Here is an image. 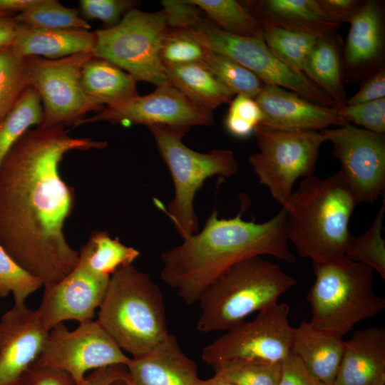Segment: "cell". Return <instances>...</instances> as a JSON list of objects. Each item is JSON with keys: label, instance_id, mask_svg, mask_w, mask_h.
<instances>
[{"label": "cell", "instance_id": "1", "mask_svg": "<svg viewBox=\"0 0 385 385\" xmlns=\"http://www.w3.org/2000/svg\"><path fill=\"white\" fill-rule=\"evenodd\" d=\"M107 146L71 137L63 125L41 124L27 130L0 163V245L45 289L66 277L79 258L63 232L75 194L60 164L70 151Z\"/></svg>", "mask_w": 385, "mask_h": 385}, {"label": "cell", "instance_id": "2", "mask_svg": "<svg viewBox=\"0 0 385 385\" xmlns=\"http://www.w3.org/2000/svg\"><path fill=\"white\" fill-rule=\"evenodd\" d=\"M265 255L288 263L296 260L289 248L282 208L262 223L242 220V212L220 219L214 210L200 232L161 254V279L191 305L229 267Z\"/></svg>", "mask_w": 385, "mask_h": 385}, {"label": "cell", "instance_id": "3", "mask_svg": "<svg viewBox=\"0 0 385 385\" xmlns=\"http://www.w3.org/2000/svg\"><path fill=\"white\" fill-rule=\"evenodd\" d=\"M359 201L339 171L304 178L282 206L286 234L302 257L320 261L345 255L350 218Z\"/></svg>", "mask_w": 385, "mask_h": 385}, {"label": "cell", "instance_id": "4", "mask_svg": "<svg viewBox=\"0 0 385 385\" xmlns=\"http://www.w3.org/2000/svg\"><path fill=\"white\" fill-rule=\"evenodd\" d=\"M98 308L96 322L132 357L148 353L170 334L159 286L133 265L111 274Z\"/></svg>", "mask_w": 385, "mask_h": 385}, {"label": "cell", "instance_id": "5", "mask_svg": "<svg viewBox=\"0 0 385 385\" xmlns=\"http://www.w3.org/2000/svg\"><path fill=\"white\" fill-rule=\"evenodd\" d=\"M297 281L279 265L255 256L225 271L201 294L197 328L202 332L227 331L252 313L276 303Z\"/></svg>", "mask_w": 385, "mask_h": 385}, {"label": "cell", "instance_id": "6", "mask_svg": "<svg viewBox=\"0 0 385 385\" xmlns=\"http://www.w3.org/2000/svg\"><path fill=\"white\" fill-rule=\"evenodd\" d=\"M312 268L315 280L307 298L316 328L342 339L385 308V299L374 290L371 267L343 255L312 261Z\"/></svg>", "mask_w": 385, "mask_h": 385}, {"label": "cell", "instance_id": "7", "mask_svg": "<svg viewBox=\"0 0 385 385\" xmlns=\"http://www.w3.org/2000/svg\"><path fill=\"white\" fill-rule=\"evenodd\" d=\"M158 150L170 171L174 196L165 209L178 235L186 239L198 230L194 208L196 192L214 175L230 178L238 170L232 151L215 149L207 153L195 151L182 142V133L165 126L148 127Z\"/></svg>", "mask_w": 385, "mask_h": 385}, {"label": "cell", "instance_id": "8", "mask_svg": "<svg viewBox=\"0 0 385 385\" xmlns=\"http://www.w3.org/2000/svg\"><path fill=\"white\" fill-rule=\"evenodd\" d=\"M164 11H129L113 27L94 31L93 53L127 71L135 81L160 87L171 84L161 59L168 29Z\"/></svg>", "mask_w": 385, "mask_h": 385}, {"label": "cell", "instance_id": "9", "mask_svg": "<svg viewBox=\"0 0 385 385\" xmlns=\"http://www.w3.org/2000/svg\"><path fill=\"white\" fill-rule=\"evenodd\" d=\"M254 134L259 152L248 160L260 184L283 206L295 181L312 175L321 145L327 140L322 130H289L259 124Z\"/></svg>", "mask_w": 385, "mask_h": 385}, {"label": "cell", "instance_id": "10", "mask_svg": "<svg viewBox=\"0 0 385 385\" xmlns=\"http://www.w3.org/2000/svg\"><path fill=\"white\" fill-rule=\"evenodd\" d=\"M193 29L210 50L233 59L264 84L282 87L319 105L336 107L333 100L302 72L275 56L262 37L232 35L218 29L205 19Z\"/></svg>", "mask_w": 385, "mask_h": 385}, {"label": "cell", "instance_id": "11", "mask_svg": "<svg viewBox=\"0 0 385 385\" xmlns=\"http://www.w3.org/2000/svg\"><path fill=\"white\" fill-rule=\"evenodd\" d=\"M93 56L85 52L58 59L28 56L29 84L42 103V124L76 127L88 112L104 109L85 94L81 84L82 67Z\"/></svg>", "mask_w": 385, "mask_h": 385}, {"label": "cell", "instance_id": "12", "mask_svg": "<svg viewBox=\"0 0 385 385\" xmlns=\"http://www.w3.org/2000/svg\"><path fill=\"white\" fill-rule=\"evenodd\" d=\"M289 306L276 303L243 321L202 349V359L212 364L232 359H260L281 363L292 349L294 328L288 321Z\"/></svg>", "mask_w": 385, "mask_h": 385}, {"label": "cell", "instance_id": "13", "mask_svg": "<svg viewBox=\"0 0 385 385\" xmlns=\"http://www.w3.org/2000/svg\"><path fill=\"white\" fill-rule=\"evenodd\" d=\"M130 361L96 320H91L79 324L73 331L63 323L55 326L48 332L36 362L66 372L81 385L88 371L127 366Z\"/></svg>", "mask_w": 385, "mask_h": 385}, {"label": "cell", "instance_id": "14", "mask_svg": "<svg viewBox=\"0 0 385 385\" xmlns=\"http://www.w3.org/2000/svg\"><path fill=\"white\" fill-rule=\"evenodd\" d=\"M98 121L143 124L148 128L161 125L185 135L192 126L210 125L213 118L212 112L169 84L157 87L148 95H138L118 104L106 106L94 116L85 118L79 125Z\"/></svg>", "mask_w": 385, "mask_h": 385}, {"label": "cell", "instance_id": "15", "mask_svg": "<svg viewBox=\"0 0 385 385\" xmlns=\"http://www.w3.org/2000/svg\"><path fill=\"white\" fill-rule=\"evenodd\" d=\"M322 131L332 143V153L341 163L339 171L359 202L373 203L384 193V133L359 128L351 123Z\"/></svg>", "mask_w": 385, "mask_h": 385}, {"label": "cell", "instance_id": "16", "mask_svg": "<svg viewBox=\"0 0 385 385\" xmlns=\"http://www.w3.org/2000/svg\"><path fill=\"white\" fill-rule=\"evenodd\" d=\"M110 277L97 275L78 263L62 280L45 289L36 309L43 328L49 332L63 321L81 324L93 320Z\"/></svg>", "mask_w": 385, "mask_h": 385}, {"label": "cell", "instance_id": "17", "mask_svg": "<svg viewBox=\"0 0 385 385\" xmlns=\"http://www.w3.org/2000/svg\"><path fill=\"white\" fill-rule=\"evenodd\" d=\"M47 332L37 310L14 305L0 320V385H13L38 358Z\"/></svg>", "mask_w": 385, "mask_h": 385}, {"label": "cell", "instance_id": "18", "mask_svg": "<svg viewBox=\"0 0 385 385\" xmlns=\"http://www.w3.org/2000/svg\"><path fill=\"white\" fill-rule=\"evenodd\" d=\"M382 3L364 1L350 21L342 51L344 79L355 83L384 68V19Z\"/></svg>", "mask_w": 385, "mask_h": 385}, {"label": "cell", "instance_id": "19", "mask_svg": "<svg viewBox=\"0 0 385 385\" xmlns=\"http://www.w3.org/2000/svg\"><path fill=\"white\" fill-rule=\"evenodd\" d=\"M262 113L260 124L289 130H314L346 123L337 107L319 105L282 87L263 84L255 98Z\"/></svg>", "mask_w": 385, "mask_h": 385}, {"label": "cell", "instance_id": "20", "mask_svg": "<svg viewBox=\"0 0 385 385\" xmlns=\"http://www.w3.org/2000/svg\"><path fill=\"white\" fill-rule=\"evenodd\" d=\"M130 385H198L196 363L168 337L148 353L130 358L126 366Z\"/></svg>", "mask_w": 385, "mask_h": 385}, {"label": "cell", "instance_id": "21", "mask_svg": "<svg viewBox=\"0 0 385 385\" xmlns=\"http://www.w3.org/2000/svg\"><path fill=\"white\" fill-rule=\"evenodd\" d=\"M333 385H385V328L356 331L344 349Z\"/></svg>", "mask_w": 385, "mask_h": 385}, {"label": "cell", "instance_id": "22", "mask_svg": "<svg viewBox=\"0 0 385 385\" xmlns=\"http://www.w3.org/2000/svg\"><path fill=\"white\" fill-rule=\"evenodd\" d=\"M246 5L260 21L317 38L334 34L339 26L328 19L317 0H262Z\"/></svg>", "mask_w": 385, "mask_h": 385}, {"label": "cell", "instance_id": "23", "mask_svg": "<svg viewBox=\"0 0 385 385\" xmlns=\"http://www.w3.org/2000/svg\"><path fill=\"white\" fill-rule=\"evenodd\" d=\"M95 44V33L89 30L51 29L17 22L11 46L24 57L43 56L58 59L79 53H93Z\"/></svg>", "mask_w": 385, "mask_h": 385}, {"label": "cell", "instance_id": "24", "mask_svg": "<svg viewBox=\"0 0 385 385\" xmlns=\"http://www.w3.org/2000/svg\"><path fill=\"white\" fill-rule=\"evenodd\" d=\"M344 349V341L303 321L294 328L291 351L320 382L333 385Z\"/></svg>", "mask_w": 385, "mask_h": 385}, {"label": "cell", "instance_id": "25", "mask_svg": "<svg viewBox=\"0 0 385 385\" xmlns=\"http://www.w3.org/2000/svg\"><path fill=\"white\" fill-rule=\"evenodd\" d=\"M81 84L89 98L103 106H111L138 95L136 81L130 74L94 55L82 67Z\"/></svg>", "mask_w": 385, "mask_h": 385}, {"label": "cell", "instance_id": "26", "mask_svg": "<svg viewBox=\"0 0 385 385\" xmlns=\"http://www.w3.org/2000/svg\"><path fill=\"white\" fill-rule=\"evenodd\" d=\"M304 74L333 100L337 108L346 105L342 43L337 33L317 38Z\"/></svg>", "mask_w": 385, "mask_h": 385}, {"label": "cell", "instance_id": "27", "mask_svg": "<svg viewBox=\"0 0 385 385\" xmlns=\"http://www.w3.org/2000/svg\"><path fill=\"white\" fill-rule=\"evenodd\" d=\"M170 83L190 100L212 112L235 96L202 63L165 66Z\"/></svg>", "mask_w": 385, "mask_h": 385}, {"label": "cell", "instance_id": "28", "mask_svg": "<svg viewBox=\"0 0 385 385\" xmlns=\"http://www.w3.org/2000/svg\"><path fill=\"white\" fill-rule=\"evenodd\" d=\"M78 263L91 272L110 277L118 268L132 265L140 252L113 239L106 231H96L81 249Z\"/></svg>", "mask_w": 385, "mask_h": 385}, {"label": "cell", "instance_id": "29", "mask_svg": "<svg viewBox=\"0 0 385 385\" xmlns=\"http://www.w3.org/2000/svg\"><path fill=\"white\" fill-rule=\"evenodd\" d=\"M218 29L235 36L262 37V23L242 4L235 0H190Z\"/></svg>", "mask_w": 385, "mask_h": 385}, {"label": "cell", "instance_id": "30", "mask_svg": "<svg viewBox=\"0 0 385 385\" xmlns=\"http://www.w3.org/2000/svg\"><path fill=\"white\" fill-rule=\"evenodd\" d=\"M43 122L41 100L36 90L28 86L0 123V163L16 140L34 125Z\"/></svg>", "mask_w": 385, "mask_h": 385}, {"label": "cell", "instance_id": "31", "mask_svg": "<svg viewBox=\"0 0 385 385\" xmlns=\"http://www.w3.org/2000/svg\"><path fill=\"white\" fill-rule=\"evenodd\" d=\"M260 22L263 40L273 54L304 73L307 58L318 38L287 30L268 22Z\"/></svg>", "mask_w": 385, "mask_h": 385}, {"label": "cell", "instance_id": "32", "mask_svg": "<svg viewBox=\"0 0 385 385\" xmlns=\"http://www.w3.org/2000/svg\"><path fill=\"white\" fill-rule=\"evenodd\" d=\"M29 86V57L12 46L0 51V123Z\"/></svg>", "mask_w": 385, "mask_h": 385}, {"label": "cell", "instance_id": "33", "mask_svg": "<svg viewBox=\"0 0 385 385\" xmlns=\"http://www.w3.org/2000/svg\"><path fill=\"white\" fill-rule=\"evenodd\" d=\"M385 212V195L374 222L369 230L357 237L352 235L345 255L350 260L364 264L376 271L385 279V240L382 238Z\"/></svg>", "mask_w": 385, "mask_h": 385}, {"label": "cell", "instance_id": "34", "mask_svg": "<svg viewBox=\"0 0 385 385\" xmlns=\"http://www.w3.org/2000/svg\"><path fill=\"white\" fill-rule=\"evenodd\" d=\"M217 374L235 385H278L281 365L260 359H232L211 366Z\"/></svg>", "mask_w": 385, "mask_h": 385}, {"label": "cell", "instance_id": "35", "mask_svg": "<svg viewBox=\"0 0 385 385\" xmlns=\"http://www.w3.org/2000/svg\"><path fill=\"white\" fill-rule=\"evenodd\" d=\"M18 22L34 27L51 29L89 30L90 24L73 8L56 0H40L34 6L14 16Z\"/></svg>", "mask_w": 385, "mask_h": 385}, {"label": "cell", "instance_id": "36", "mask_svg": "<svg viewBox=\"0 0 385 385\" xmlns=\"http://www.w3.org/2000/svg\"><path fill=\"white\" fill-rule=\"evenodd\" d=\"M202 64L235 96L245 95L255 99L264 84L233 59L211 50Z\"/></svg>", "mask_w": 385, "mask_h": 385}, {"label": "cell", "instance_id": "37", "mask_svg": "<svg viewBox=\"0 0 385 385\" xmlns=\"http://www.w3.org/2000/svg\"><path fill=\"white\" fill-rule=\"evenodd\" d=\"M210 49L193 28H168L163 41L164 66L203 63Z\"/></svg>", "mask_w": 385, "mask_h": 385}, {"label": "cell", "instance_id": "38", "mask_svg": "<svg viewBox=\"0 0 385 385\" xmlns=\"http://www.w3.org/2000/svg\"><path fill=\"white\" fill-rule=\"evenodd\" d=\"M43 285L41 279L21 267L0 245V297L11 293L14 305H24L29 296Z\"/></svg>", "mask_w": 385, "mask_h": 385}, {"label": "cell", "instance_id": "39", "mask_svg": "<svg viewBox=\"0 0 385 385\" xmlns=\"http://www.w3.org/2000/svg\"><path fill=\"white\" fill-rule=\"evenodd\" d=\"M225 126L228 133L239 138L250 136L262 120V113L255 99L236 95L230 101Z\"/></svg>", "mask_w": 385, "mask_h": 385}, {"label": "cell", "instance_id": "40", "mask_svg": "<svg viewBox=\"0 0 385 385\" xmlns=\"http://www.w3.org/2000/svg\"><path fill=\"white\" fill-rule=\"evenodd\" d=\"M339 115L348 123H354L364 129L384 133L385 98L337 108Z\"/></svg>", "mask_w": 385, "mask_h": 385}, {"label": "cell", "instance_id": "41", "mask_svg": "<svg viewBox=\"0 0 385 385\" xmlns=\"http://www.w3.org/2000/svg\"><path fill=\"white\" fill-rule=\"evenodd\" d=\"M135 1L131 0H80L79 9L86 19L101 21L105 29L117 25L121 17L135 9Z\"/></svg>", "mask_w": 385, "mask_h": 385}, {"label": "cell", "instance_id": "42", "mask_svg": "<svg viewBox=\"0 0 385 385\" xmlns=\"http://www.w3.org/2000/svg\"><path fill=\"white\" fill-rule=\"evenodd\" d=\"M169 28H193L202 19V11L190 0L161 1Z\"/></svg>", "mask_w": 385, "mask_h": 385}, {"label": "cell", "instance_id": "43", "mask_svg": "<svg viewBox=\"0 0 385 385\" xmlns=\"http://www.w3.org/2000/svg\"><path fill=\"white\" fill-rule=\"evenodd\" d=\"M13 385H76L66 372L39 364L30 366Z\"/></svg>", "mask_w": 385, "mask_h": 385}, {"label": "cell", "instance_id": "44", "mask_svg": "<svg viewBox=\"0 0 385 385\" xmlns=\"http://www.w3.org/2000/svg\"><path fill=\"white\" fill-rule=\"evenodd\" d=\"M278 385H319V381L292 351L281 363Z\"/></svg>", "mask_w": 385, "mask_h": 385}, {"label": "cell", "instance_id": "45", "mask_svg": "<svg viewBox=\"0 0 385 385\" xmlns=\"http://www.w3.org/2000/svg\"><path fill=\"white\" fill-rule=\"evenodd\" d=\"M324 14L332 22L341 25L349 23L359 12L364 1L361 0H317Z\"/></svg>", "mask_w": 385, "mask_h": 385}, {"label": "cell", "instance_id": "46", "mask_svg": "<svg viewBox=\"0 0 385 385\" xmlns=\"http://www.w3.org/2000/svg\"><path fill=\"white\" fill-rule=\"evenodd\" d=\"M385 98V69L368 77L359 90L347 98L346 105H355Z\"/></svg>", "mask_w": 385, "mask_h": 385}, {"label": "cell", "instance_id": "47", "mask_svg": "<svg viewBox=\"0 0 385 385\" xmlns=\"http://www.w3.org/2000/svg\"><path fill=\"white\" fill-rule=\"evenodd\" d=\"M121 379L130 381L127 366L116 364L92 371L81 385H109Z\"/></svg>", "mask_w": 385, "mask_h": 385}, {"label": "cell", "instance_id": "48", "mask_svg": "<svg viewBox=\"0 0 385 385\" xmlns=\"http://www.w3.org/2000/svg\"><path fill=\"white\" fill-rule=\"evenodd\" d=\"M16 24L11 15L0 16V51L12 46Z\"/></svg>", "mask_w": 385, "mask_h": 385}, {"label": "cell", "instance_id": "49", "mask_svg": "<svg viewBox=\"0 0 385 385\" xmlns=\"http://www.w3.org/2000/svg\"><path fill=\"white\" fill-rule=\"evenodd\" d=\"M40 0H0V12L9 14L21 13L34 6Z\"/></svg>", "mask_w": 385, "mask_h": 385}, {"label": "cell", "instance_id": "50", "mask_svg": "<svg viewBox=\"0 0 385 385\" xmlns=\"http://www.w3.org/2000/svg\"><path fill=\"white\" fill-rule=\"evenodd\" d=\"M198 385H235L233 383L225 379L224 378L215 374L212 377L207 379H200Z\"/></svg>", "mask_w": 385, "mask_h": 385}, {"label": "cell", "instance_id": "51", "mask_svg": "<svg viewBox=\"0 0 385 385\" xmlns=\"http://www.w3.org/2000/svg\"><path fill=\"white\" fill-rule=\"evenodd\" d=\"M109 385H130V383L126 379H121L113 381Z\"/></svg>", "mask_w": 385, "mask_h": 385}, {"label": "cell", "instance_id": "52", "mask_svg": "<svg viewBox=\"0 0 385 385\" xmlns=\"http://www.w3.org/2000/svg\"><path fill=\"white\" fill-rule=\"evenodd\" d=\"M1 15H11V14H5V13H1V12H0V16H1Z\"/></svg>", "mask_w": 385, "mask_h": 385}, {"label": "cell", "instance_id": "53", "mask_svg": "<svg viewBox=\"0 0 385 385\" xmlns=\"http://www.w3.org/2000/svg\"><path fill=\"white\" fill-rule=\"evenodd\" d=\"M319 385H328V384H322V383L319 382Z\"/></svg>", "mask_w": 385, "mask_h": 385}]
</instances>
